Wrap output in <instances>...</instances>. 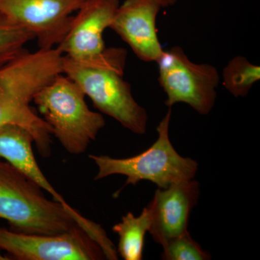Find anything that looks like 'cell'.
<instances>
[{
	"label": "cell",
	"instance_id": "cell-16",
	"mask_svg": "<svg viewBox=\"0 0 260 260\" xmlns=\"http://www.w3.org/2000/svg\"><path fill=\"white\" fill-rule=\"evenodd\" d=\"M159 3H160V5H161L162 8H169V7H172L173 5L176 4L177 0H157Z\"/></svg>",
	"mask_w": 260,
	"mask_h": 260
},
{
	"label": "cell",
	"instance_id": "cell-7",
	"mask_svg": "<svg viewBox=\"0 0 260 260\" xmlns=\"http://www.w3.org/2000/svg\"><path fill=\"white\" fill-rule=\"evenodd\" d=\"M156 63L158 83L167 95L166 106L184 103L202 115L211 112L220 80L215 67L193 62L179 47L164 50Z\"/></svg>",
	"mask_w": 260,
	"mask_h": 260
},
{
	"label": "cell",
	"instance_id": "cell-5",
	"mask_svg": "<svg viewBox=\"0 0 260 260\" xmlns=\"http://www.w3.org/2000/svg\"><path fill=\"white\" fill-rule=\"evenodd\" d=\"M62 71L99 111L135 134L146 133L148 113L135 100L131 85L123 78L124 71L85 66L66 56H63Z\"/></svg>",
	"mask_w": 260,
	"mask_h": 260
},
{
	"label": "cell",
	"instance_id": "cell-15",
	"mask_svg": "<svg viewBox=\"0 0 260 260\" xmlns=\"http://www.w3.org/2000/svg\"><path fill=\"white\" fill-rule=\"evenodd\" d=\"M165 260H208L211 255L191 237L189 231L169 239L162 245Z\"/></svg>",
	"mask_w": 260,
	"mask_h": 260
},
{
	"label": "cell",
	"instance_id": "cell-17",
	"mask_svg": "<svg viewBox=\"0 0 260 260\" xmlns=\"http://www.w3.org/2000/svg\"><path fill=\"white\" fill-rule=\"evenodd\" d=\"M0 259H5V258H3V256H2L1 254H0Z\"/></svg>",
	"mask_w": 260,
	"mask_h": 260
},
{
	"label": "cell",
	"instance_id": "cell-12",
	"mask_svg": "<svg viewBox=\"0 0 260 260\" xmlns=\"http://www.w3.org/2000/svg\"><path fill=\"white\" fill-rule=\"evenodd\" d=\"M151 225V213L148 206L135 216L129 212L115 224L112 231L119 236L117 253L124 260L143 259L145 237Z\"/></svg>",
	"mask_w": 260,
	"mask_h": 260
},
{
	"label": "cell",
	"instance_id": "cell-4",
	"mask_svg": "<svg viewBox=\"0 0 260 260\" xmlns=\"http://www.w3.org/2000/svg\"><path fill=\"white\" fill-rule=\"evenodd\" d=\"M172 108H169L157 126L158 138L143 153L127 158H113L108 155H90L99 172L95 180L109 176L126 177V185H136L140 181H149L160 189L182 181L194 179L198 170L196 160L184 158L177 153L169 138Z\"/></svg>",
	"mask_w": 260,
	"mask_h": 260
},
{
	"label": "cell",
	"instance_id": "cell-8",
	"mask_svg": "<svg viewBox=\"0 0 260 260\" xmlns=\"http://www.w3.org/2000/svg\"><path fill=\"white\" fill-rule=\"evenodd\" d=\"M0 249L18 260L107 259L102 246L80 225L58 234H23L0 227Z\"/></svg>",
	"mask_w": 260,
	"mask_h": 260
},
{
	"label": "cell",
	"instance_id": "cell-6",
	"mask_svg": "<svg viewBox=\"0 0 260 260\" xmlns=\"http://www.w3.org/2000/svg\"><path fill=\"white\" fill-rule=\"evenodd\" d=\"M119 5V0H85L56 49L85 66L124 71L126 51L117 48L106 49L103 39Z\"/></svg>",
	"mask_w": 260,
	"mask_h": 260
},
{
	"label": "cell",
	"instance_id": "cell-1",
	"mask_svg": "<svg viewBox=\"0 0 260 260\" xmlns=\"http://www.w3.org/2000/svg\"><path fill=\"white\" fill-rule=\"evenodd\" d=\"M63 55L56 49L25 51L0 68V127L15 124L34 138L41 155L51 154L50 126L30 107L35 94L63 73Z\"/></svg>",
	"mask_w": 260,
	"mask_h": 260
},
{
	"label": "cell",
	"instance_id": "cell-13",
	"mask_svg": "<svg viewBox=\"0 0 260 260\" xmlns=\"http://www.w3.org/2000/svg\"><path fill=\"white\" fill-rule=\"evenodd\" d=\"M260 80V67L246 57L237 56L229 61L223 71V84L234 97H245Z\"/></svg>",
	"mask_w": 260,
	"mask_h": 260
},
{
	"label": "cell",
	"instance_id": "cell-2",
	"mask_svg": "<svg viewBox=\"0 0 260 260\" xmlns=\"http://www.w3.org/2000/svg\"><path fill=\"white\" fill-rule=\"evenodd\" d=\"M34 181L0 158V218L8 220L13 232L58 234L81 225L96 240L105 231L99 224L49 200Z\"/></svg>",
	"mask_w": 260,
	"mask_h": 260
},
{
	"label": "cell",
	"instance_id": "cell-10",
	"mask_svg": "<svg viewBox=\"0 0 260 260\" xmlns=\"http://www.w3.org/2000/svg\"><path fill=\"white\" fill-rule=\"evenodd\" d=\"M162 8L157 0H126L116 10L109 28L140 60L156 62L164 52L156 29L157 16Z\"/></svg>",
	"mask_w": 260,
	"mask_h": 260
},
{
	"label": "cell",
	"instance_id": "cell-11",
	"mask_svg": "<svg viewBox=\"0 0 260 260\" xmlns=\"http://www.w3.org/2000/svg\"><path fill=\"white\" fill-rule=\"evenodd\" d=\"M200 183L194 179L158 188L147 206L151 213L149 233L162 245L172 238L188 231L191 210L200 198Z\"/></svg>",
	"mask_w": 260,
	"mask_h": 260
},
{
	"label": "cell",
	"instance_id": "cell-9",
	"mask_svg": "<svg viewBox=\"0 0 260 260\" xmlns=\"http://www.w3.org/2000/svg\"><path fill=\"white\" fill-rule=\"evenodd\" d=\"M85 0H0V14L28 30L39 49L57 46Z\"/></svg>",
	"mask_w": 260,
	"mask_h": 260
},
{
	"label": "cell",
	"instance_id": "cell-3",
	"mask_svg": "<svg viewBox=\"0 0 260 260\" xmlns=\"http://www.w3.org/2000/svg\"><path fill=\"white\" fill-rule=\"evenodd\" d=\"M81 88L66 75H58L34 95L43 119L68 153H85L106 125L102 114L89 109Z\"/></svg>",
	"mask_w": 260,
	"mask_h": 260
},
{
	"label": "cell",
	"instance_id": "cell-14",
	"mask_svg": "<svg viewBox=\"0 0 260 260\" xmlns=\"http://www.w3.org/2000/svg\"><path fill=\"white\" fill-rule=\"evenodd\" d=\"M34 39L28 30L0 14V68L25 52V44Z\"/></svg>",
	"mask_w": 260,
	"mask_h": 260
}]
</instances>
